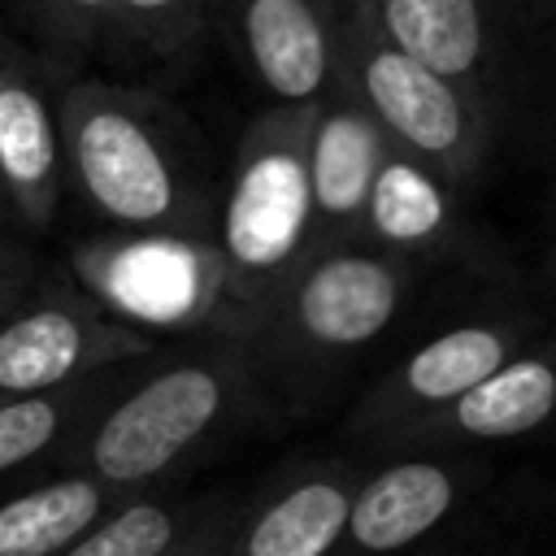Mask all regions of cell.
I'll list each match as a JSON object with an SVG mask.
<instances>
[{"label": "cell", "mask_w": 556, "mask_h": 556, "mask_svg": "<svg viewBox=\"0 0 556 556\" xmlns=\"http://www.w3.org/2000/svg\"><path fill=\"white\" fill-rule=\"evenodd\" d=\"M456 504V482L443 465L404 460L382 469L348 508V530L369 552H395L434 530Z\"/></svg>", "instance_id": "obj_7"}, {"label": "cell", "mask_w": 556, "mask_h": 556, "mask_svg": "<svg viewBox=\"0 0 556 556\" xmlns=\"http://www.w3.org/2000/svg\"><path fill=\"white\" fill-rule=\"evenodd\" d=\"M217 378L204 369H174L135 391L96 434L91 460L104 478L130 482L165 469L217 413Z\"/></svg>", "instance_id": "obj_1"}, {"label": "cell", "mask_w": 556, "mask_h": 556, "mask_svg": "<svg viewBox=\"0 0 556 556\" xmlns=\"http://www.w3.org/2000/svg\"><path fill=\"white\" fill-rule=\"evenodd\" d=\"M109 295L143 321H178L200 300V256L182 243H135L109 265Z\"/></svg>", "instance_id": "obj_11"}, {"label": "cell", "mask_w": 556, "mask_h": 556, "mask_svg": "<svg viewBox=\"0 0 556 556\" xmlns=\"http://www.w3.org/2000/svg\"><path fill=\"white\" fill-rule=\"evenodd\" d=\"M443 191L404 161H391L378 169L374 187H369V217L378 226V235L395 239V243H417L430 239L443 226Z\"/></svg>", "instance_id": "obj_16"}, {"label": "cell", "mask_w": 556, "mask_h": 556, "mask_svg": "<svg viewBox=\"0 0 556 556\" xmlns=\"http://www.w3.org/2000/svg\"><path fill=\"white\" fill-rule=\"evenodd\" d=\"M382 26L400 52L456 87L491 65L486 0H382Z\"/></svg>", "instance_id": "obj_5"}, {"label": "cell", "mask_w": 556, "mask_h": 556, "mask_svg": "<svg viewBox=\"0 0 556 556\" xmlns=\"http://www.w3.org/2000/svg\"><path fill=\"white\" fill-rule=\"evenodd\" d=\"M313 187H308V169L287 156V152H269L261 161H252L230 195V213H226V243L235 252V261L265 269L278 265L300 230H304V213H308Z\"/></svg>", "instance_id": "obj_4"}, {"label": "cell", "mask_w": 556, "mask_h": 556, "mask_svg": "<svg viewBox=\"0 0 556 556\" xmlns=\"http://www.w3.org/2000/svg\"><path fill=\"white\" fill-rule=\"evenodd\" d=\"M374 178H378V130L356 113L330 117L313 148V174H308L313 200L326 213H352L356 204L369 200Z\"/></svg>", "instance_id": "obj_13"}, {"label": "cell", "mask_w": 556, "mask_h": 556, "mask_svg": "<svg viewBox=\"0 0 556 556\" xmlns=\"http://www.w3.org/2000/svg\"><path fill=\"white\" fill-rule=\"evenodd\" d=\"M135 9H161V4H169V0H130Z\"/></svg>", "instance_id": "obj_20"}, {"label": "cell", "mask_w": 556, "mask_h": 556, "mask_svg": "<svg viewBox=\"0 0 556 556\" xmlns=\"http://www.w3.org/2000/svg\"><path fill=\"white\" fill-rule=\"evenodd\" d=\"M100 508L91 482H52L0 508V556H48L70 547Z\"/></svg>", "instance_id": "obj_12"}, {"label": "cell", "mask_w": 556, "mask_h": 556, "mask_svg": "<svg viewBox=\"0 0 556 556\" xmlns=\"http://www.w3.org/2000/svg\"><path fill=\"white\" fill-rule=\"evenodd\" d=\"M78 4H104V0H78Z\"/></svg>", "instance_id": "obj_21"}, {"label": "cell", "mask_w": 556, "mask_h": 556, "mask_svg": "<svg viewBox=\"0 0 556 556\" xmlns=\"http://www.w3.org/2000/svg\"><path fill=\"white\" fill-rule=\"evenodd\" d=\"M0 169L13 182H39L52 169V126L26 87H0Z\"/></svg>", "instance_id": "obj_17"}, {"label": "cell", "mask_w": 556, "mask_h": 556, "mask_svg": "<svg viewBox=\"0 0 556 556\" xmlns=\"http://www.w3.org/2000/svg\"><path fill=\"white\" fill-rule=\"evenodd\" d=\"M248 43L261 78L278 96H313L326 78V39L304 0H252Z\"/></svg>", "instance_id": "obj_9"}, {"label": "cell", "mask_w": 556, "mask_h": 556, "mask_svg": "<svg viewBox=\"0 0 556 556\" xmlns=\"http://www.w3.org/2000/svg\"><path fill=\"white\" fill-rule=\"evenodd\" d=\"M78 169L96 204L122 222H152L169 208L165 161L122 113H96L78 130Z\"/></svg>", "instance_id": "obj_3"}, {"label": "cell", "mask_w": 556, "mask_h": 556, "mask_svg": "<svg viewBox=\"0 0 556 556\" xmlns=\"http://www.w3.org/2000/svg\"><path fill=\"white\" fill-rule=\"evenodd\" d=\"M400 300L395 274L374 256H334L308 274L300 287V321L321 343H365L374 339Z\"/></svg>", "instance_id": "obj_6"}, {"label": "cell", "mask_w": 556, "mask_h": 556, "mask_svg": "<svg viewBox=\"0 0 556 556\" xmlns=\"http://www.w3.org/2000/svg\"><path fill=\"white\" fill-rule=\"evenodd\" d=\"M348 495L330 482H308L278 500L252 530L248 556H321L348 526Z\"/></svg>", "instance_id": "obj_14"}, {"label": "cell", "mask_w": 556, "mask_h": 556, "mask_svg": "<svg viewBox=\"0 0 556 556\" xmlns=\"http://www.w3.org/2000/svg\"><path fill=\"white\" fill-rule=\"evenodd\" d=\"M83 334L65 313H35L0 330V387L39 391L61 382L78 361Z\"/></svg>", "instance_id": "obj_15"}, {"label": "cell", "mask_w": 556, "mask_h": 556, "mask_svg": "<svg viewBox=\"0 0 556 556\" xmlns=\"http://www.w3.org/2000/svg\"><path fill=\"white\" fill-rule=\"evenodd\" d=\"M521 330L517 326H456L408 356L404 391L421 404H452L504 361L517 356Z\"/></svg>", "instance_id": "obj_10"}, {"label": "cell", "mask_w": 556, "mask_h": 556, "mask_svg": "<svg viewBox=\"0 0 556 556\" xmlns=\"http://www.w3.org/2000/svg\"><path fill=\"white\" fill-rule=\"evenodd\" d=\"M447 408L452 430L469 439H513L547 426L556 417V348L504 361Z\"/></svg>", "instance_id": "obj_8"}, {"label": "cell", "mask_w": 556, "mask_h": 556, "mask_svg": "<svg viewBox=\"0 0 556 556\" xmlns=\"http://www.w3.org/2000/svg\"><path fill=\"white\" fill-rule=\"evenodd\" d=\"M365 96L374 104V113L421 156L434 161H465L469 139H473V113L469 100L460 96V87L434 70H426L421 61H413L408 52L378 48L365 65Z\"/></svg>", "instance_id": "obj_2"}, {"label": "cell", "mask_w": 556, "mask_h": 556, "mask_svg": "<svg viewBox=\"0 0 556 556\" xmlns=\"http://www.w3.org/2000/svg\"><path fill=\"white\" fill-rule=\"evenodd\" d=\"M169 539H174L169 517L152 504H135L91 539L74 543L65 556H161Z\"/></svg>", "instance_id": "obj_18"}, {"label": "cell", "mask_w": 556, "mask_h": 556, "mask_svg": "<svg viewBox=\"0 0 556 556\" xmlns=\"http://www.w3.org/2000/svg\"><path fill=\"white\" fill-rule=\"evenodd\" d=\"M56 430V413L43 400H22L0 408V469H13L17 460L35 456Z\"/></svg>", "instance_id": "obj_19"}]
</instances>
